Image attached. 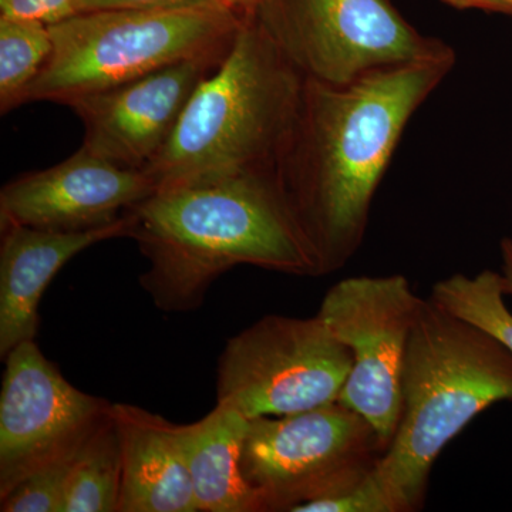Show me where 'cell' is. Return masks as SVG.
Masks as SVG:
<instances>
[{"label": "cell", "instance_id": "obj_17", "mask_svg": "<svg viewBox=\"0 0 512 512\" xmlns=\"http://www.w3.org/2000/svg\"><path fill=\"white\" fill-rule=\"evenodd\" d=\"M49 26L0 16V113L26 103V93L52 55Z\"/></svg>", "mask_w": 512, "mask_h": 512}, {"label": "cell", "instance_id": "obj_8", "mask_svg": "<svg viewBox=\"0 0 512 512\" xmlns=\"http://www.w3.org/2000/svg\"><path fill=\"white\" fill-rule=\"evenodd\" d=\"M353 357L319 316L266 315L228 340L217 403L245 419L279 417L338 402Z\"/></svg>", "mask_w": 512, "mask_h": 512}, {"label": "cell", "instance_id": "obj_22", "mask_svg": "<svg viewBox=\"0 0 512 512\" xmlns=\"http://www.w3.org/2000/svg\"><path fill=\"white\" fill-rule=\"evenodd\" d=\"M220 0H84V12L101 9H185Z\"/></svg>", "mask_w": 512, "mask_h": 512}, {"label": "cell", "instance_id": "obj_19", "mask_svg": "<svg viewBox=\"0 0 512 512\" xmlns=\"http://www.w3.org/2000/svg\"><path fill=\"white\" fill-rule=\"evenodd\" d=\"M77 456V454H76ZM73 458L37 471L0 498L2 512H63Z\"/></svg>", "mask_w": 512, "mask_h": 512}, {"label": "cell", "instance_id": "obj_3", "mask_svg": "<svg viewBox=\"0 0 512 512\" xmlns=\"http://www.w3.org/2000/svg\"><path fill=\"white\" fill-rule=\"evenodd\" d=\"M305 77L252 13L220 66L197 87L158 156L144 168L156 191L275 173Z\"/></svg>", "mask_w": 512, "mask_h": 512}, {"label": "cell", "instance_id": "obj_5", "mask_svg": "<svg viewBox=\"0 0 512 512\" xmlns=\"http://www.w3.org/2000/svg\"><path fill=\"white\" fill-rule=\"evenodd\" d=\"M244 13L227 0L185 9L87 10L49 26L52 55L26 103L69 106L173 64L227 56Z\"/></svg>", "mask_w": 512, "mask_h": 512}, {"label": "cell", "instance_id": "obj_16", "mask_svg": "<svg viewBox=\"0 0 512 512\" xmlns=\"http://www.w3.org/2000/svg\"><path fill=\"white\" fill-rule=\"evenodd\" d=\"M121 480L120 440L111 414L74 458L63 512H119Z\"/></svg>", "mask_w": 512, "mask_h": 512}, {"label": "cell", "instance_id": "obj_12", "mask_svg": "<svg viewBox=\"0 0 512 512\" xmlns=\"http://www.w3.org/2000/svg\"><path fill=\"white\" fill-rule=\"evenodd\" d=\"M220 64L177 63L72 101L67 107L84 127L82 147L120 167L144 170L170 140L202 80Z\"/></svg>", "mask_w": 512, "mask_h": 512}, {"label": "cell", "instance_id": "obj_4", "mask_svg": "<svg viewBox=\"0 0 512 512\" xmlns=\"http://www.w3.org/2000/svg\"><path fill=\"white\" fill-rule=\"evenodd\" d=\"M512 402V353L500 340L424 299L402 373V416L370 477L393 512L419 511L444 447L488 407Z\"/></svg>", "mask_w": 512, "mask_h": 512}, {"label": "cell", "instance_id": "obj_23", "mask_svg": "<svg viewBox=\"0 0 512 512\" xmlns=\"http://www.w3.org/2000/svg\"><path fill=\"white\" fill-rule=\"evenodd\" d=\"M440 2L460 10L478 9L512 15V0H440Z\"/></svg>", "mask_w": 512, "mask_h": 512}, {"label": "cell", "instance_id": "obj_24", "mask_svg": "<svg viewBox=\"0 0 512 512\" xmlns=\"http://www.w3.org/2000/svg\"><path fill=\"white\" fill-rule=\"evenodd\" d=\"M501 255H503V282L505 296H512V239H504L501 242Z\"/></svg>", "mask_w": 512, "mask_h": 512}, {"label": "cell", "instance_id": "obj_14", "mask_svg": "<svg viewBox=\"0 0 512 512\" xmlns=\"http://www.w3.org/2000/svg\"><path fill=\"white\" fill-rule=\"evenodd\" d=\"M121 448L119 512H198L181 424L133 404H113Z\"/></svg>", "mask_w": 512, "mask_h": 512}, {"label": "cell", "instance_id": "obj_15", "mask_svg": "<svg viewBox=\"0 0 512 512\" xmlns=\"http://www.w3.org/2000/svg\"><path fill=\"white\" fill-rule=\"evenodd\" d=\"M248 419L217 403L201 420L181 424L195 503L200 512H264L241 470Z\"/></svg>", "mask_w": 512, "mask_h": 512}, {"label": "cell", "instance_id": "obj_18", "mask_svg": "<svg viewBox=\"0 0 512 512\" xmlns=\"http://www.w3.org/2000/svg\"><path fill=\"white\" fill-rule=\"evenodd\" d=\"M503 275L485 269L480 274H456L433 286L437 305L490 333L512 353V313L504 302Z\"/></svg>", "mask_w": 512, "mask_h": 512}, {"label": "cell", "instance_id": "obj_25", "mask_svg": "<svg viewBox=\"0 0 512 512\" xmlns=\"http://www.w3.org/2000/svg\"><path fill=\"white\" fill-rule=\"evenodd\" d=\"M232 8L237 9L241 13L252 12L262 2V0H227Z\"/></svg>", "mask_w": 512, "mask_h": 512}, {"label": "cell", "instance_id": "obj_1", "mask_svg": "<svg viewBox=\"0 0 512 512\" xmlns=\"http://www.w3.org/2000/svg\"><path fill=\"white\" fill-rule=\"evenodd\" d=\"M454 64L453 52L346 84L305 79L275 174L322 275L342 269L362 247L377 187L407 124Z\"/></svg>", "mask_w": 512, "mask_h": 512}, {"label": "cell", "instance_id": "obj_7", "mask_svg": "<svg viewBox=\"0 0 512 512\" xmlns=\"http://www.w3.org/2000/svg\"><path fill=\"white\" fill-rule=\"evenodd\" d=\"M249 13L305 79L322 83L454 52L417 32L390 0H262Z\"/></svg>", "mask_w": 512, "mask_h": 512}, {"label": "cell", "instance_id": "obj_20", "mask_svg": "<svg viewBox=\"0 0 512 512\" xmlns=\"http://www.w3.org/2000/svg\"><path fill=\"white\" fill-rule=\"evenodd\" d=\"M293 512H393L379 485L367 476L355 487L326 500L303 504Z\"/></svg>", "mask_w": 512, "mask_h": 512}, {"label": "cell", "instance_id": "obj_10", "mask_svg": "<svg viewBox=\"0 0 512 512\" xmlns=\"http://www.w3.org/2000/svg\"><path fill=\"white\" fill-rule=\"evenodd\" d=\"M3 360L0 498L37 471L76 456L113 409L74 387L35 340L20 343Z\"/></svg>", "mask_w": 512, "mask_h": 512}, {"label": "cell", "instance_id": "obj_21", "mask_svg": "<svg viewBox=\"0 0 512 512\" xmlns=\"http://www.w3.org/2000/svg\"><path fill=\"white\" fill-rule=\"evenodd\" d=\"M84 12V0H0V16L57 25Z\"/></svg>", "mask_w": 512, "mask_h": 512}, {"label": "cell", "instance_id": "obj_9", "mask_svg": "<svg viewBox=\"0 0 512 512\" xmlns=\"http://www.w3.org/2000/svg\"><path fill=\"white\" fill-rule=\"evenodd\" d=\"M424 299L403 275L352 276L326 292L318 316L352 352L338 402L365 417L389 448L402 416L404 356Z\"/></svg>", "mask_w": 512, "mask_h": 512}, {"label": "cell", "instance_id": "obj_13", "mask_svg": "<svg viewBox=\"0 0 512 512\" xmlns=\"http://www.w3.org/2000/svg\"><path fill=\"white\" fill-rule=\"evenodd\" d=\"M0 242V357L35 340L43 293L70 259L99 242L128 238L127 214L109 227L82 232L3 225Z\"/></svg>", "mask_w": 512, "mask_h": 512}, {"label": "cell", "instance_id": "obj_11", "mask_svg": "<svg viewBox=\"0 0 512 512\" xmlns=\"http://www.w3.org/2000/svg\"><path fill=\"white\" fill-rule=\"evenodd\" d=\"M156 192L143 170L124 168L86 148L46 170L19 175L0 191V227L82 232L116 224Z\"/></svg>", "mask_w": 512, "mask_h": 512}, {"label": "cell", "instance_id": "obj_6", "mask_svg": "<svg viewBox=\"0 0 512 512\" xmlns=\"http://www.w3.org/2000/svg\"><path fill=\"white\" fill-rule=\"evenodd\" d=\"M386 444L375 427L340 402L248 421L241 470L265 511L293 512L365 480Z\"/></svg>", "mask_w": 512, "mask_h": 512}, {"label": "cell", "instance_id": "obj_2", "mask_svg": "<svg viewBox=\"0 0 512 512\" xmlns=\"http://www.w3.org/2000/svg\"><path fill=\"white\" fill-rule=\"evenodd\" d=\"M146 256L140 278L158 309H197L210 286L238 265L322 275L319 259L275 173L156 191L126 212Z\"/></svg>", "mask_w": 512, "mask_h": 512}]
</instances>
